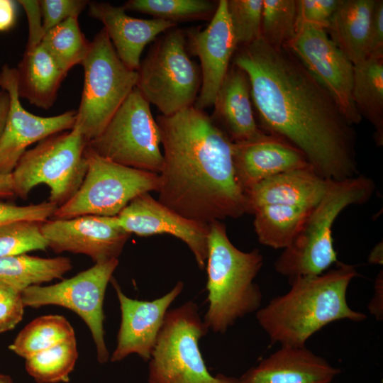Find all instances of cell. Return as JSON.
<instances>
[{
    "mask_svg": "<svg viewBox=\"0 0 383 383\" xmlns=\"http://www.w3.org/2000/svg\"><path fill=\"white\" fill-rule=\"evenodd\" d=\"M232 64L248 77L262 131L297 148L326 179L359 174L353 126L286 45L273 46L260 36L238 47Z\"/></svg>",
    "mask_w": 383,
    "mask_h": 383,
    "instance_id": "obj_1",
    "label": "cell"
},
{
    "mask_svg": "<svg viewBox=\"0 0 383 383\" xmlns=\"http://www.w3.org/2000/svg\"><path fill=\"white\" fill-rule=\"evenodd\" d=\"M155 119L164 150L158 201L206 224L246 213L233 143L211 116L192 105Z\"/></svg>",
    "mask_w": 383,
    "mask_h": 383,
    "instance_id": "obj_2",
    "label": "cell"
},
{
    "mask_svg": "<svg viewBox=\"0 0 383 383\" xmlns=\"http://www.w3.org/2000/svg\"><path fill=\"white\" fill-rule=\"evenodd\" d=\"M357 275L353 265L338 262L321 274L292 278L287 293L256 312L257 321L272 343L289 347H305L314 333L334 321H362L366 314L352 309L347 301L349 284Z\"/></svg>",
    "mask_w": 383,
    "mask_h": 383,
    "instance_id": "obj_3",
    "label": "cell"
},
{
    "mask_svg": "<svg viewBox=\"0 0 383 383\" xmlns=\"http://www.w3.org/2000/svg\"><path fill=\"white\" fill-rule=\"evenodd\" d=\"M263 265L257 249L244 252L230 240L224 223H209L206 261L208 331L225 333L238 320L261 308L262 293L255 279Z\"/></svg>",
    "mask_w": 383,
    "mask_h": 383,
    "instance_id": "obj_4",
    "label": "cell"
},
{
    "mask_svg": "<svg viewBox=\"0 0 383 383\" xmlns=\"http://www.w3.org/2000/svg\"><path fill=\"white\" fill-rule=\"evenodd\" d=\"M375 187L373 179L360 174L329 180L324 194L311 209L299 233L275 261L276 272L291 279L321 274L337 264L332 238L333 223L348 206L368 201Z\"/></svg>",
    "mask_w": 383,
    "mask_h": 383,
    "instance_id": "obj_5",
    "label": "cell"
},
{
    "mask_svg": "<svg viewBox=\"0 0 383 383\" xmlns=\"http://www.w3.org/2000/svg\"><path fill=\"white\" fill-rule=\"evenodd\" d=\"M81 65L84 85L74 127L88 143L102 132L136 87L138 74L121 61L104 28L90 41Z\"/></svg>",
    "mask_w": 383,
    "mask_h": 383,
    "instance_id": "obj_6",
    "label": "cell"
},
{
    "mask_svg": "<svg viewBox=\"0 0 383 383\" xmlns=\"http://www.w3.org/2000/svg\"><path fill=\"white\" fill-rule=\"evenodd\" d=\"M189 54L184 30L174 27L156 38L140 62L136 87L162 115L194 105L199 95L201 69Z\"/></svg>",
    "mask_w": 383,
    "mask_h": 383,
    "instance_id": "obj_7",
    "label": "cell"
},
{
    "mask_svg": "<svg viewBox=\"0 0 383 383\" xmlns=\"http://www.w3.org/2000/svg\"><path fill=\"white\" fill-rule=\"evenodd\" d=\"M87 145L80 131L73 127L51 135L27 150L11 173L15 196L26 199L35 187L43 184L50 188V202L57 207L66 203L85 177Z\"/></svg>",
    "mask_w": 383,
    "mask_h": 383,
    "instance_id": "obj_8",
    "label": "cell"
},
{
    "mask_svg": "<svg viewBox=\"0 0 383 383\" xmlns=\"http://www.w3.org/2000/svg\"><path fill=\"white\" fill-rule=\"evenodd\" d=\"M207 332L194 301L168 310L148 360V383H237L209 372L199 348Z\"/></svg>",
    "mask_w": 383,
    "mask_h": 383,
    "instance_id": "obj_9",
    "label": "cell"
},
{
    "mask_svg": "<svg viewBox=\"0 0 383 383\" xmlns=\"http://www.w3.org/2000/svg\"><path fill=\"white\" fill-rule=\"evenodd\" d=\"M84 156L87 170L84 180L75 194L56 209L54 219L116 216L136 196L159 189L158 174L116 163L87 145Z\"/></svg>",
    "mask_w": 383,
    "mask_h": 383,
    "instance_id": "obj_10",
    "label": "cell"
},
{
    "mask_svg": "<svg viewBox=\"0 0 383 383\" xmlns=\"http://www.w3.org/2000/svg\"><path fill=\"white\" fill-rule=\"evenodd\" d=\"M150 104L135 87L102 132L87 145L116 163L159 174L163 161L161 136Z\"/></svg>",
    "mask_w": 383,
    "mask_h": 383,
    "instance_id": "obj_11",
    "label": "cell"
},
{
    "mask_svg": "<svg viewBox=\"0 0 383 383\" xmlns=\"http://www.w3.org/2000/svg\"><path fill=\"white\" fill-rule=\"evenodd\" d=\"M118 265V259L96 262L75 276L49 286L33 285L22 291L24 306L57 305L78 314L89 327L96 348L98 361L107 362L103 304L106 287Z\"/></svg>",
    "mask_w": 383,
    "mask_h": 383,
    "instance_id": "obj_12",
    "label": "cell"
},
{
    "mask_svg": "<svg viewBox=\"0 0 383 383\" xmlns=\"http://www.w3.org/2000/svg\"><path fill=\"white\" fill-rule=\"evenodd\" d=\"M286 46L329 92L347 121L358 124L362 117L353 100L354 65L319 26L302 24Z\"/></svg>",
    "mask_w": 383,
    "mask_h": 383,
    "instance_id": "obj_13",
    "label": "cell"
},
{
    "mask_svg": "<svg viewBox=\"0 0 383 383\" xmlns=\"http://www.w3.org/2000/svg\"><path fill=\"white\" fill-rule=\"evenodd\" d=\"M0 88L8 93L10 100L0 136V174H9L30 145L55 133L72 130L76 111L46 117L30 113L20 101L16 69L8 65L3 66L0 72Z\"/></svg>",
    "mask_w": 383,
    "mask_h": 383,
    "instance_id": "obj_14",
    "label": "cell"
},
{
    "mask_svg": "<svg viewBox=\"0 0 383 383\" xmlns=\"http://www.w3.org/2000/svg\"><path fill=\"white\" fill-rule=\"evenodd\" d=\"M41 231L54 252L86 255L95 263L118 259L131 235L116 216L97 215L48 219Z\"/></svg>",
    "mask_w": 383,
    "mask_h": 383,
    "instance_id": "obj_15",
    "label": "cell"
},
{
    "mask_svg": "<svg viewBox=\"0 0 383 383\" xmlns=\"http://www.w3.org/2000/svg\"><path fill=\"white\" fill-rule=\"evenodd\" d=\"M189 53L200 61L201 85L194 106L204 110L213 105L218 90L238 48L227 11V0H220L204 29L184 30Z\"/></svg>",
    "mask_w": 383,
    "mask_h": 383,
    "instance_id": "obj_16",
    "label": "cell"
},
{
    "mask_svg": "<svg viewBox=\"0 0 383 383\" xmlns=\"http://www.w3.org/2000/svg\"><path fill=\"white\" fill-rule=\"evenodd\" d=\"M116 217L120 226L130 234L146 237L165 233L179 238L187 245L198 267H205L209 224L177 213L148 192L131 200Z\"/></svg>",
    "mask_w": 383,
    "mask_h": 383,
    "instance_id": "obj_17",
    "label": "cell"
},
{
    "mask_svg": "<svg viewBox=\"0 0 383 383\" xmlns=\"http://www.w3.org/2000/svg\"><path fill=\"white\" fill-rule=\"evenodd\" d=\"M111 283L120 304L121 321L116 347L111 362L135 353L148 361L170 305L182 293L184 284L178 282L167 294L151 300L133 299L126 296L114 278Z\"/></svg>",
    "mask_w": 383,
    "mask_h": 383,
    "instance_id": "obj_18",
    "label": "cell"
},
{
    "mask_svg": "<svg viewBox=\"0 0 383 383\" xmlns=\"http://www.w3.org/2000/svg\"><path fill=\"white\" fill-rule=\"evenodd\" d=\"M233 157L237 181L243 192L273 175L312 168L297 148L266 133L254 139L233 143Z\"/></svg>",
    "mask_w": 383,
    "mask_h": 383,
    "instance_id": "obj_19",
    "label": "cell"
},
{
    "mask_svg": "<svg viewBox=\"0 0 383 383\" xmlns=\"http://www.w3.org/2000/svg\"><path fill=\"white\" fill-rule=\"evenodd\" d=\"M123 6L109 2L89 1V15L101 21L121 61L138 71L145 46L177 25L158 18L143 19L128 15Z\"/></svg>",
    "mask_w": 383,
    "mask_h": 383,
    "instance_id": "obj_20",
    "label": "cell"
},
{
    "mask_svg": "<svg viewBox=\"0 0 383 383\" xmlns=\"http://www.w3.org/2000/svg\"><path fill=\"white\" fill-rule=\"evenodd\" d=\"M341 370L306 347L281 346L237 383H332Z\"/></svg>",
    "mask_w": 383,
    "mask_h": 383,
    "instance_id": "obj_21",
    "label": "cell"
},
{
    "mask_svg": "<svg viewBox=\"0 0 383 383\" xmlns=\"http://www.w3.org/2000/svg\"><path fill=\"white\" fill-rule=\"evenodd\" d=\"M252 103L248 75L231 65L216 94L210 116L233 143L254 139L265 133L255 120Z\"/></svg>",
    "mask_w": 383,
    "mask_h": 383,
    "instance_id": "obj_22",
    "label": "cell"
},
{
    "mask_svg": "<svg viewBox=\"0 0 383 383\" xmlns=\"http://www.w3.org/2000/svg\"><path fill=\"white\" fill-rule=\"evenodd\" d=\"M328 181L312 168L273 175L244 192L246 213L252 214L257 208L270 204L313 208L324 194Z\"/></svg>",
    "mask_w": 383,
    "mask_h": 383,
    "instance_id": "obj_23",
    "label": "cell"
},
{
    "mask_svg": "<svg viewBox=\"0 0 383 383\" xmlns=\"http://www.w3.org/2000/svg\"><path fill=\"white\" fill-rule=\"evenodd\" d=\"M16 72L19 97L44 109L53 106L67 75L41 43L26 48Z\"/></svg>",
    "mask_w": 383,
    "mask_h": 383,
    "instance_id": "obj_24",
    "label": "cell"
},
{
    "mask_svg": "<svg viewBox=\"0 0 383 383\" xmlns=\"http://www.w3.org/2000/svg\"><path fill=\"white\" fill-rule=\"evenodd\" d=\"M376 0H340L326 30L353 64L368 57L372 13Z\"/></svg>",
    "mask_w": 383,
    "mask_h": 383,
    "instance_id": "obj_25",
    "label": "cell"
},
{
    "mask_svg": "<svg viewBox=\"0 0 383 383\" xmlns=\"http://www.w3.org/2000/svg\"><path fill=\"white\" fill-rule=\"evenodd\" d=\"M352 96L361 116L374 129L377 145H383V57L370 56L353 65Z\"/></svg>",
    "mask_w": 383,
    "mask_h": 383,
    "instance_id": "obj_26",
    "label": "cell"
},
{
    "mask_svg": "<svg viewBox=\"0 0 383 383\" xmlns=\"http://www.w3.org/2000/svg\"><path fill=\"white\" fill-rule=\"evenodd\" d=\"M312 209L285 204L257 208L252 214L260 243L274 249L287 248L299 233Z\"/></svg>",
    "mask_w": 383,
    "mask_h": 383,
    "instance_id": "obj_27",
    "label": "cell"
},
{
    "mask_svg": "<svg viewBox=\"0 0 383 383\" xmlns=\"http://www.w3.org/2000/svg\"><path fill=\"white\" fill-rule=\"evenodd\" d=\"M72 268L66 257L44 258L22 254L0 257V282L18 291L33 285L62 279Z\"/></svg>",
    "mask_w": 383,
    "mask_h": 383,
    "instance_id": "obj_28",
    "label": "cell"
},
{
    "mask_svg": "<svg viewBox=\"0 0 383 383\" xmlns=\"http://www.w3.org/2000/svg\"><path fill=\"white\" fill-rule=\"evenodd\" d=\"M74 335L72 326L64 316H43L26 325L9 348L27 359Z\"/></svg>",
    "mask_w": 383,
    "mask_h": 383,
    "instance_id": "obj_29",
    "label": "cell"
},
{
    "mask_svg": "<svg viewBox=\"0 0 383 383\" xmlns=\"http://www.w3.org/2000/svg\"><path fill=\"white\" fill-rule=\"evenodd\" d=\"M40 43L65 73L81 65L90 49L78 17H70L47 31Z\"/></svg>",
    "mask_w": 383,
    "mask_h": 383,
    "instance_id": "obj_30",
    "label": "cell"
},
{
    "mask_svg": "<svg viewBox=\"0 0 383 383\" xmlns=\"http://www.w3.org/2000/svg\"><path fill=\"white\" fill-rule=\"evenodd\" d=\"M218 1L211 0H129L122 6L126 11L149 14L176 25L192 21H211Z\"/></svg>",
    "mask_w": 383,
    "mask_h": 383,
    "instance_id": "obj_31",
    "label": "cell"
},
{
    "mask_svg": "<svg viewBox=\"0 0 383 383\" xmlns=\"http://www.w3.org/2000/svg\"><path fill=\"white\" fill-rule=\"evenodd\" d=\"M77 357L74 335L26 359V369L38 383L67 382Z\"/></svg>",
    "mask_w": 383,
    "mask_h": 383,
    "instance_id": "obj_32",
    "label": "cell"
},
{
    "mask_svg": "<svg viewBox=\"0 0 383 383\" xmlns=\"http://www.w3.org/2000/svg\"><path fill=\"white\" fill-rule=\"evenodd\" d=\"M296 0H262L261 36L282 47L296 33Z\"/></svg>",
    "mask_w": 383,
    "mask_h": 383,
    "instance_id": "obj_33",
    "label": "cell"
},
{
    "mask_svg": "<svg viewBox=\"0 0 383 383\" xmlns=\"http://www.w3.org/2000/svg\"><path fill=\"white\" fill-rule=\"evenodd\" d=\"M41 223L23 220L0 226V257L48 248L41 231Z\"/></svg>",
    "mask_w": 383,
    "mask_h": 383,
    "instance_id": "obj_34",
    "label": "cell"
},
{
    "mask_svg": "<svg viewBox=\"0 0 383 383\" xmlns=\"http://www.w3.org/2000/svg\"><path fill=\"white\" fill-rule=\"evenodd\" d=\"M227 11L238 48L261 36L262 0H227Z\"/></svg>",
    "mask_w": 383,
    "mask_h": 383,
    "instance_id": "obj_35",
    "label": "cell"
},
{
    "mask_svg": "<svg viewBox=\"0 0 383 383\" xmlns=\"http://www.w3.org/2000/svg\"><path fill=\"white\" fill-rule=\"evenodd\" d=\"M87 0L39 1L43 35L70 17H79L88 6Z\"/></svg>",
    "mask_w": 383,
    "mask_h": 383,
    "instance_id": "obj_36",
    "label": "cell"
},
{
    "mask_svg": "<svg viewBox=\"0 0 383 383\" xmlns=\"http://www.w3.org/2000/svg\"><path fill=\"white\" fill-rule=\"evenodd\" d=\"M340 0H296V29L302 24H311L325 30Z\"/></svg>",
    "mask_w": 383,
    "mask_h": 383,
    "instance_id": "obj_37",
    "label": "cell"
},
{
    "mask_svg": "<svg viewBox=\"0 0 383 383\" xmlns=\"http://www.w3.org/2000/svg\"><path fill=\"white\" fill-rule=\"evenodd\" d=\"M57 208L49 201L27 206L0 201V226L23 220L44 222L52 216Z\"/></svg>",
    "mask_w": 383,
    "mask_h": 383,
    "instance_id": "obj_38",
    "label": "cell"
},
{
    "mask_svg": "<svg viewBox=\"0 0 383 383\" xmlns=\"http://www.w3.org/2000/svg\"><path fill=\"white\" fill-rule=\"evenodd\" d=\"M21 292L0 282V333L14 328L22 320L25 306Z\"/></svg>",
    "mask_w": 383,
    "mask_h": 383,
    "instance_id": "obj_39",
    "label": "cell"
},
{
    "mask_svg": "<svg viewBox=\"0 0 383 383\" xmlns=\"http://www.w3.org/2000/svg\"><path fill=\"white\" fill-rule=\"evenodd\" d=\"M370 56L383 57V1L376 0L369 38Z\"/></svg>",
    "mask_w": 383,
    "mask_h": 383,
    "instance_id": "obj_40",
    "label": "cell"
},
{
    "mask_svg": "<svg viewBox=\"0 0 383 383\" xmlns=\"http://www.w3.org/2000/svg\"><path fill=\"white\" fill-rule=\"evenodd\" d=\"M24 9L28 19L29 35L26 48H31L40 43L43 36L42 18L39 1H18Z\"/></svg>",
    "mask_w": 383,
    "mask_h": 383,
    "instance_id": "obj_41",
    "label": "cell"
},
{
    "mask_svg": "<svg viewBox=\"0 0 383 383\" xmlns=\"http://www.w3.org/2000/svg\"><path fill=\"white\" fill-rule=\"evenodd\" d=\"M374 294L368 304L370 313L377 321L383 318V272L379 271L377 275L374 284Z\"/></svg>",
    "mask_w": 383,
    "mask_h": 383,
    "instance_id": "obj_42",
    "label": "cell"
},
{
    "mask_svg": "<svg viewBox=\"0 0 383 383\" xmlns=\"http://www.w3.org/2000/svg\"><path fill=\"white\" fill-rule=\"evenodd\" d=\"M16 19V3L12 0H0V31L11 29Z\"/></svg>",
    "mask_w": 383,
    "mask_h": 383,
    "instance_id": "obj_43",
    "label": "cell"
},
{
    "mask_svg": "<svg viewBox=\"0 0 383 383\" xmlns=\"http://www.w3.org/2000/svg\"><path fill=\"white\" fill-rule=\"evenodd\" d=\"M15 196L11 174H0V198H11Z\"/></svg>",
    "mask_w": 383,
    "mask_h": 383,
    "instance_id": "obj_44",
    "label": "cell"
},
{
    "mask_svg": "<svg viewBox=\"0 0 383 383\" xmlns=\"http://www.w3.org/2000/svg\"><path fill=\"white\" fill-rule=\"evenodd\" d=\"M9 96L6 91L3 90L2 93L0 94V136L6 123L9 109Z\"/></svg>",
    "mask_w": 383,
    "mask_h": 383,
    "instance_id": "obj_45",
    "label": "cell"
},
{
    "mask_svg": "<svg viewBox=\"0 0 383 383\" xmlns=\"http://www.w3.org/2000/svg\"><path fill=\"white\" fill-rule=\"evenodd\" d=\"M368 262L370 264H383V245L382 242H379L370 251L368 256Z\"/></svg>",
    "mask_w": 383,
    "mask_h": 383,
    "instance_id": "obj_46",
    "label": "cell"
},
{
    "mask_svg": "<svg viewBox=\"0 0 383 383\" xmlns=\"http://www.w3.org/2000/svg\"><path fill=\"white\" fill-rule=\"evenodd\" d=\"M0 383H13V382L9 376L0 374Z\"/></svg>",
    "mask_w": 383,
    "mask_h": 383,
    "instance_id": "obj_47",
    "label": "cell"
},
{
    "mask_svg": "<svg viewBox=\"0 0 383 383\" xmlns=\"http://www.w3.org/2000/svg\"><path fill=\"white\" fill-rule=\"evenodd\" d=\"M3 90L0 89V94L2 93Z\"/></svg>",
    "mask_w": 383,
    "mask_h": 383,
    "instance_id": "obj_48",
    "label": "cell"
}]
</instances>
